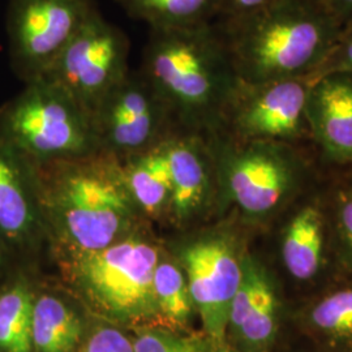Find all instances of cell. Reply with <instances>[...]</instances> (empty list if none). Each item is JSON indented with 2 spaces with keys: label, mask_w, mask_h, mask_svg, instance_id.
Instances as JSON below:
<instances>
[{
  "label": "cell",
  "mask_w": 352,
  "mask_h": 352,
  "mask_svg": "<svg viewBox=\"0 0 352 352\" xmlns=\"http://www.w3.org/2000/svg\"><path fill=\"white\" fill-rule=\"evenodd\" d=\"M180 232L182 236L166 248L184 270L202 331L212 340H225L230 308L254 231L230 210L212 225Z\"/></svg>",
  "instance_id": "cell-6"
},
{
  "label": "cell",
  "mask_w": 352,
  "mask_h": 352,
  "mask_svg": "<svg viewBox=\"0 0 352 352\" xmlns=\"http://www.w3.org/2000/svg\"><path fill=\"white\" fill-rule=\"evenodd\" d=\"M312 84L309 77L241 82L218 133L240 141L312 146L307 115Z\"/></svg>",
  "instance_id": "cell-10"
},
{
  "label": "cell",
  "mask_w": 352,
  "mask_h": 352,
  "mask_svg": "<svg viewBox=\"0 0 352 352\" xmlns=\"http://www.w3.org/2000/svg\"><path fill=\"white\" fill-rule=\"evenodd\" d=\"M154 295L161 325L187 331L195 305L184 270L166 247L154 270Z\"/></svg>",
  "instance_id": "cell-21"
},
{
  "label": "cell",
  "mask_w": 352,
  "mask_h": 352,
  "mask_svg": "<svg viewBox=\"0 0 352 352\" xmlns=\"http://www.w3.org/2000/svg\"><path fill=\"white\" fill-rule=\"evenodd\" d=\"M340 173V175L344 177V180L347 182V184L350 186V188L352 189V170H347V171H337Z\"/></svg>",
  "instance_id": "cell-30"
},
{
  "label": "cell",
  "mask_w": 352,
  "mask_h": 352,
  "mask_svg": "<svg viewBox=\"0 0 352 352\" xmlns=\"http://www.w3.org/2000/svg\"><path fill=\"white\" fill-rule=\"evenodd\" d=\"M210 338L202 333L177 331L164 327H141L135 337V352H205Z\"/></svg>",
  "instance_id": "cell-24"
},
{
  "label": "cell",
  "mask_w": 352,
  "mask_h": 352,
  "mask_svg": "<svg viewBox=\"0 0 352 352\" xmlns=\"http://www.w3.org/2000/svg\"><path fill=\"white\" fill-rule=\"evenodd\" d=\"M140 71L167 103L177 126L206 138L221 131L243 82L215 21L151 29Z\"/></svg>",
  "instance_id": "cell-2"
},
{
  "label": "cell",
  "mask_w": 352,
  "mask_h": 352,
  "mask_svg": "<svg viewBox=\"0 0 352 352\" xmlns=\"http://www.w3.org/2000/svg\"><path fill=\"white\" fill-rule=\"evenodd\" d=\"M338 17L343 25L352 23V0H317Z\"/></svg>",
  "instance_id": "cell-28"
},
{
  "label": "cell",
  "mask_w": 352,
  "mask_h": 352,
  "mask_svg": "<svg viewBox=\"0 0 352 352\" xmlns=\"http://www.w3.org/2000/svg\"><path fill=\"white\" fill-rule=\"evenodd\" d=\"M171 174L168 223L179 231L204 225L218 214V179L213 151L201 133L176 129L166 141Z\"/></svg>",
  "instance_id": "cell-13"
},
{
  "label": "cell",
  "mask_w": 352,
  "mask_h": 352,
  "mask_svg": "<svg viewBox=\"0 0 352 352\" xmlns=\"http://www.w3.org/2000/svg\"><path fill=\"white\" fill-rule=\"evenodd\" d=\"M129 17L151 29H183L217 20L221 0H119Z\"/></svg>",
  "instance_id": "cell-20"
},
{
  "label": "cell",
  "mask_w": 352,
  "mask_h": 352,
  "mask_svg": "<svg viewBox=\"0 0 352 352\" xmlns=\"http://www.w3.org/2000/svg\"><path fill=\"white\" fill-rule=\"evenodd\" d=\"M205 352H238L230 343L228 340H214L210 338L208 349Z\"/></svg>",
  "instance_id": "cell-29"
},
{
  "label": "cell",
  "mask_w": 352,
  "mask_h": 352,
  "mask_svg": "<svg viewBox=\"0 0 352 352\" xmlns=\"http://www.w3.org/2000/svg\"><path fill=\"white\" fill-rule=\"evenodd\" d=\"M0 140L34 166L98 151L91 116L46 77L0 106Z\"/></svg>",
  "instance_id": "cell-7"
},
{
  "label": "cell",
  "mask_w": 352,
  "mask_h": 352,
  "mask_svg": "<svg viewBox=\"0 0 352 352\" xmlns=\"http://www.w3.org/2000/svg\"><path fill=\"white\" fill-rule=\"evenodd\" d=\"M318 162L329 171L352 170V74L314 81L307 106Z\"/></svg>",
  "instance_id": "cell-15"
},
{
  "label": "cell",
  "mask_w": 352,
  "mask_h": 352,
  "mask_svg": "<svg viewBox=\"0 0 352 352\" xmlns=\"http://www.w3.org/2000/svg\"><path fill=\"white\" fill-rule=\"evenodd\" d=\"M218 179V214L234 212L254 232L267 231L292 202L321 180L312 146L208 136Z\"/></svg>",
  "instance_id": "cell-4"
},
{
  "label": "cell",
  "mask_w": 352,
  "mask_h": 352,
  "mask_svg": "<svg viewBox=\"0 0 352 352\" xmlns=\"http://www.w3.org/2000/svg\"><path fill=\"white\" fill-rule=\"evenodd\" d=\"M82 322L59 298L42 295L33 309V352H75L82 342Z\"/></svg>",
  "instance_id": "cell-19"
},
{
  "label": "cell",
  "mask_w": 352,
  "mask_h": 352,
  "mask_svg": "<svg viewBox=\"0 0 352 352\" xmlns=\"http://www.w3.org/2000/svg\"><path fill=\"white\" fill-rule=\"evenodd\" d=\"M128 54L126 33L106 21L96 7L45 77L93 116L104 97L129 74Z\"/></svg>",
  "instance_id": "cell-8"
},
{
  "label": "cell",
  "mask_w": 352,
  "mask_h": 352,
  "mask_svg": "<svg viewBox=\"0 0 352 352\" xmlns=\"http://www.w3.org/2000/svg\"><path fill=\"white\" fill-rule=\"evenodd\" d=\"M91 122L98 151L119 161L162 144L180 129L167 103L141 71H129L100 103Z\"/></svg>",
  "instance_id": "cell-9"
},
{
  "label": "cell",
  "mask_w": 352,
  "mask_h": 352,
  "mask_svg": "<svg viewBox=\"0 0 352 352\" xmlns=\"http://www.w3.org/2000/svg\"><path fill=\"white\" fill-rule=\"evenodd\" d=\"M215 24L240 80L250 84L312 78L344 26L317 0H277L241 19Z\"/></svg>",
  "instance_id": "cell-3"
},
{
  "label": "cell",
  "mask_w": 352,
  "mask_h": 352,
  "mask_svg": "<svg viewBox=\"0 0 352 352\" xmlns=\"http://www.w3.org/2000/svg\"><path fill=\"white\" fill-rule=\"evenodd\" d=\"M34 171L47 234L63 256L98 251L146 223L111 154L96 151Z\"/></svg>",
  "instance_id": "cell-1"
},
{
  "label": "cell",
  "mask_w": 352,
  "mask_h": 352,
  "mask_svg": "<svg viewBox=\"0 0 352 352\" xmlns=\"http://www.w3.org/2000/svg\"><path fill=\"white\" fill-rule=\"evenodd\" d=\"M34 302L24 283L0 295V352H33Z\"/></svg>",
  "instance_id": "cell-22"
},
{
  "label": "cell",
  "mask_w": 352,
  "mask_h": 352,
  "mask_svg": "<svg viewBox=\"0 0 352 352\" xmlns=\"http://www.w3.org/2000/svg\"><path fill=\"white\" fill-rule=\"evenodd\" d=\"M94 8L93 0H10L7 32L14 74L24 82L47 75Z\"/></svg>",
  "instance_id": "cell-11"
},
{
  "label": "cell",
  "mask_w": 352,
  "mask_h": 352,
  "mask_svg": "<svg viewBox=\"0 0 352 352\" xmlns=\"http://www.w3.org/2000/svg\"><path fill=\"white\" fill-rule=\"evenodd\" d=\"M327 189L325 174L269 227L274 230L279 263L300 283L314 282L333 265Z\"/></svg>",
  "instance_id": "cell-12"
},
{
  "label": "cell",
  "mask_w": 352,
  "mask_h": 352,
  "mask_svg": "<svg viewBox=\"0 0 352 352\" xmlns=\"http://www.w3.org/2000/svg\"><path fill=\"white\" fill-rule=\"evenodd\" d=\"M81 352H135V347L118 327L101 325L84 340Z\"/></svg>",
  "instance_id": "cell-26"
},
{
  "label": "cell",
  "mask_w": 352,
  "mask_h": 352,
  "mask_svg": "<svg viewBox=\"0 0 352 352\" xmlns=\"http://www.w3.org/2000/svg\"><path fill=\"white\" fill-rule=\"evenodd\" d=\"M327 174V208L333 265L352 277V189L337 171Z\"/></svg>",
  "instance_id": "cell-23"
},
{
  "label": "cell",
  "mask_w": 352,
  "mask_h": 352,
  "mask_svg": "<svg viewBox=\"0 0 352 352\" xmlns=\"http://www.w3.org/2000/svg\"><path fill=\"white\" fill-rule=\"evenodd\" d=\"M299 324L322 346L352 352V282L308 302L299 312Z\"/></svg>",
  "instance_id": "cell-18"
},
{
  "label": "cell",
  "mask_w": 352,
  "mask_h": 352,
  "mask_svg": "<svg viewBox=\"0 0 352 352\" xmlns=\"http://www.w3.org/2000/svg\"><path fill=\"white\" fill-rule=\"evenodd\" d=\"M277 0H221L217 21H231L260 11Z\"/></svg>",
  "instance_id": "cell-27"
},
{
  "label": "cell",
  "mask_w": 352,
  "mask_h": 352,
  "mask_svg": "<svg viewBox=\"0 0 352 352\" xmlns=\"http://www.w3.org/2000/svg\"><path fill=\"white\" fill-rule=\"evenodd\" d=\"M282 325V299L273 272L247 252L239 289L230 308L226 340L238 352H272Z\"/></svg>",
  "instance_id": "cell-14"
},
{
  "label": "cell",
  "mask_w": 352,
  "mask_h": 352,
  "mask_svg": "<svg viewBox=\"0 0 352 352\" xmlns=\"http://www.w3.org/2000/svg\"><path fill=\"white\" fill-rule=\"evenodd\" d=\"M3 250H4V243H3V240L0 238V263L3 261Z\"/></svg>",
  "instance_id": "cell-31"
},
{
  "label": "cell",
  "mask_w": 352,
  "mask_h": 352,
  "mask_svg": "<svg viewBox=\"0 0 352 352\" xmlns=\"http://www.w3.org/2000/svg\"><path fill=\"white\" fill-rule=\"evenodd\" d=\"M162 144L120 161L126 187L146 222L167 221L171 202V174Z\"/></svg>",
  "instance_id": "cell-17"
},
{
  "label": "cell",
  "mask_w": 352,
  "mask_h": 352,
  "mask_svg": "<svg viewBox=\"0 0 352 352\" xmlns=\"http://www.w3.org/2000/svg\"><path fill=\"white\" fill-rule=\"evenodd\" d=\"M47 234L34 166L0 140V238L25 245Z\"/></svg>",
  "instance_id": "cell-16"
},
{
  "label": "cell",
  "mask_w": 352,
  "mask_h": 352,
  "mask_svg": "<svg viewBox=\"0 0 352 352\" xmlns=\"http://www.w3.org/2000/svg\"><path fill=\"white\" fill-rule=\"evenodd\" d=\"M333 74H352V23L343 26L338 41L312 80Z\"/></svg>",
  "instance_id": "cell-25"
},
{
  "label": "cell",
  "mask_w": 352,
  "mask_h": 352,
  "mask_svg": "<svg viewBox=\"0 0 352 352\" xmlns=\"http://www.w3.org/2000/svg\"><path fill=\"white\" fill-rule=\"evenodd\" d=\"M148 222L98 251L64 256L77 291L98 315L124 327H162L154 270L164 248Z\"/></svg>",
  "instance_id": "cell-5"
}]
</instances>
